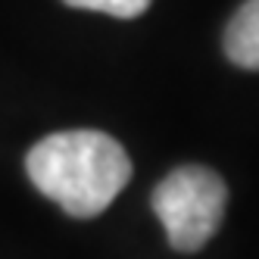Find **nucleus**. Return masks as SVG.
I'll return each mask as SVG.
<instances>
[{
	"mask_svg": "<svg viewBox=\"0 0 259 259\" xmlns=\"http://www.w3.org/2000/svg\"><path fill=\"white\" fill-rule=\"evenodd\" d=\"M225 57L240 66L259 72V0H244L225 25Z\"/></svg>",
	"mask_w": 259,
	"mask_h": 259,
	"instance_id": "nucleus-3",
	"label": "nucleus"
},
{
	"mask_svg": "<svg viewBox=\"0 0 259 259\" xmlns=\"http://www.w3.org/2000/svg\"><path fill=\"white\" fill-rule=\"evenodd\" d=\"M31 184L63 212L94 219L132 181V156L97 128H72L41 138L25 156Z\"/></svg>",
	"mask_w": 259,
	"mask_h": 259,
	"instance_id": "nucleus-1",
	"label": "nucleus"
},
{
	"mask_svg": "<svg viewBox=\"0 0 259 259\" xmlns=\"http://www.w3.org/2000/svg\"><path fill=\"white\" fill-rule=\"evenodd\" d=\"M169 244L181 253L206 247L219 231L228 206V188L206 165H178L165 175L150 197Z\"/></svg>",
	"mask_w": 259,
	"mask_h": 259,
	"instance_id": "nucleus-2",
	"label": "nucleus"
},
{
	"mask_svg": "<svg viewBox=\"0 0 259 259\" xmlns=\"http://www.w3.org/2000/svg\"><path fill=\"white\" fill-rule=\"evenodd\" d=\"M72 10H94V13H106L116 16V19H135V16H144L147 7L153 0H63Z\"/></svg>",
	"mask_w": 259,
	"mask_h": 259,
	"instance_id": "nucleus-4",
	"label": "nucleus"
}]
</instances>
